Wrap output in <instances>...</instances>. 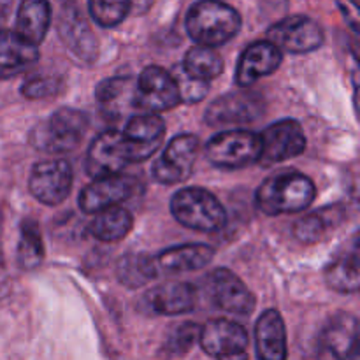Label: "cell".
Returning <instances> with one entry per match:
<instances>
[{
    "label": "cell",
    "mask_w": 360,
    "mask_h": 360,
    "mask_svg": "<svg viewBox=\"0 0 360 360\" xmlns=\"http://www.w3.org/2000/svg\"><path fill=\"white\" fill-rule=\"evenodd\" d=\"M316 186L308 176L299 172H280L267 178L255 193V202L269 217L292 214L311 206Z\"/></svg>",
    "instance_id": "1"
},
{
    "label": "cell",
    "mask_w": 360,
    "mask_h": 360,
    "mask_svg": "<svg viewBox=\"0 0 360 360\" xmlns=\"http://www.w3.org/2000/svg\"><path fill=\"white\" fill-rule=\"evenodd\" d=\"M188 35L200 46L214 48L234 39L241 30V16L220 0H199L186 14Z\"/></svg>",
    "instance_id": "2"
},
{
    "label": "cell",
    "mask_w": 360,
    "mask_h": 360,
    "mask_svg": "<svg viewBox=\"0 0 360 360\" xmlns=\"http://www.w3.org/2000/svg\"><path fill=\"white\" fill-rule=\"evenodd\" d=\"M171 213L181 225L200 232H218L227 224V213L220 200L200 186L174 193Z\"/></svg>",
    "instance_id": "3"
},
{
    "label": "cell",
    "mask_w": 360,
    "mask_h": 360,
    "mask_svg": "<svg viewBox=\"0 0 360 360\" xmlns=\"http://www.w3.org/2000/svg\"><path fill=\"white\" fill-rule=\"evenodd\" d=\"M88 116L77 109L62 108L51 115L46 123H41L32 132L30 141L37 150L48 153L72 151L86 132Z\"/></svg>",
    "instance_id": "4"
},
{
    "label": "cell",
    "mask_w": 360,
    "mask_h": 360,
    "mask_svg": "<svg viewBox=\"0 0 360 360\" xmlns=\"http://www.w3.org/2000/svg\"><path fill=\"white\" fill-rule=\"evenodd\" d=\"M204 151L214 167L243 169L259 162L260 139L250 130H227L211 137Z\"/></svg>",
    "instance_id": "5"
},
{
    "label": "cell",
    "mask_w": 360,
    "mask_h": 360,
    "mask_svg": "<svg viewBox=\"0 0 360 360\" xmlns=\"http://www.w3.org/2000/svg\"><path fill=\"white\" fill-rule=\"evenodd\" d=\"M181 102L178 86L171 72L150 65L139 74L134 86L132 105L143 112H162L176 108Z\"/></svg>",
    "instance_id": "6"
},
{
    "label": "cell",
    "mask_w": 360,
    "mask_h": 360,
    "mask_svg": "<svg viewBox=\"0 0 360 360\" xmlns=\"http://www.w3.org/2000/svg\"><path fill=\"white\" fill-rule=\"evenodd\" d=\"M259 162L264 165L280 164L299 157L306 150V136L301 123L295 120H281L273 123L259 136Z\"/></svg>",
    "instance_id": "7"
},
{
    "label": "cell",
    "mask_w": 360,
    "mask_h": 360,
    "mask_svg": "<svg viewBox=\"0 0 360 360\" xmlns=\"http://www.w3.org/2000/svg\"><path fill=\"white\" fill-rule=\"evenodd\" d=\"M200 143L193 134L176 136L153 164V178L162 185H176L192 174Z\"/></svg>",
    "instance_id": "8"
},
{
    "label": "cell",
    "mask_w": 360,
    "mask_h": 360,
    "mask_svg": "<svg viewBox=\"0 0 360 360\" xmlns=\"http://www.w3.org/2000/svg\"><path fill=\"white\" fill-rule=\"evenodd\" d=\"M323 39L322 27L308 16L285 18L267 30V41L294 55L315 51L323 44Z\"/></svg>",
    "instance_id": "9"
},
{
    "label": "cell",
    "mask_w": 360,
    "mask_h": 360,
    "mask_svg": "<svg viewBox=\"0 0 360 360\" xmlns=\"http://www.w3.org/2000/svg\"><path fill=\"white\" fill-rule=\"evenodd\" d=\"M74 172L69 162L49 160L34 165L30 174V193L46 206H58L69 197Z\"/></svg>",
    "instance_id": "10"
},
{
    "label": "cell",
    "mask_w": 360,
    "mask_h": 360,
    "mask_svg": "<svg viewBox=\"0 0 360 360\" xmlns=\"http://www.w3.org/2000/svg\"><path fill=\"white\" fill-rule=\"evenodd\" d=\"M139 190V183L132 176L123 174H109L102 178H95L88 186H84L83 192L79 193V207L83 213L95 214L97 211L105 210V207L116 206L130 197H134Z\"/></svg>",
    "instance_id": "11"
},
{
    "label": "cell",
    "mask_w": 360,
    "mask_h": 360,
    "mask_svg": "<svg viewBox=\"0 0 360 360\" xmlns=\"http://www.w3.org/2000/svg\"><path fill=\"white\" fill-rule=\"evenodd\" d=\"M165 123L155 112L136 115L127 122L125 130L122 132L125 143L129 162L148 160L151 155L157 153L164 143Z\"/></svg>",
    "instance_id": "12"
},
{
    "label": "cell",
    "mask_w": 360,
    "mask_h": 360,
    "mask_svg": "<svg viewBox=\"0 0 360 360\" xmlns=\"http://www.w3.org/2000/svg\"><path fill=\"white\" fill-rule=\"evenodd\" d=\"M207 295L214 308L231 315L246 316L255 309V295L229 269H217L207 280Z\"/></svg>",
    "instance_id": "13"
},
{
    "label": "cell",
    "mask_w": 360,
    "mask_h": 360,
    "mask_svg": "<svg viewBox=\"0 0 360 360\" xmlns=\"http://www.w3.org/2000/svg\"><path fill=\"white\" fill-rule=\"evenodd\" d=\"M199 341L202 350L213 359H231L245 355L248 350V333L239 323L217 319L200 327Z\"/></svg>",
    "instance_id": "14"
},
{
    "label": "cell",
    "mask_w": 360,
    "mask_h": 360,
    "mask_svg": "<svg viewBox=\"0 0 360 360\" xmlns=\"http://www.w3.org/2000/svg\"><path fill=\"white\" fill-rule=\"evenodd\" d=\"M264 112V102L253 91L241 94H227L217 98L207 108L204 120L211 127L239 125V123H252L260 118Z\"/></svg>",
    "instance_id": "15"
},
{
    "label": "cell",
    "mask_w": 360,
    "mask_h": 360,
    "mask_svg": "<svg viewBox=\"0 0 360 360\" xmlns=\"http://www.w3.org/2000/svg\"><path fill=\"white\" fill-rule=\"evenodd\" d=\"M129 164L123 136L118 130H105L97 136L86 155V172L91 178L118 174Z\"/></svg>",
    "instance_id": "16"
},
{
    "label": "cell",
    "mask_w": 360,
    "mask_h": 360,
    "mask_svg": "<svg viewBox=\"0 0 360 360\" xmlns=\"http://www.w3.org/2000/svg\"><path fill=\"white\" fill-rule=\"evenodd\" d=\"M281 60H283L281 49L267 39L252 42L239 58L236 83L241 88L252 86L260 77L276 72L278 67L281 65Z\"/></svg>",
    "instance_id": "17"
},
{
    "label": "cell",
    "mask_w": 360,
    "mask_h": 360,
    "mask_svg": "<svg viewBox=\"0 0 360 360\" xmlns=\"http://www.w3.org/2000/svg\"><path fill=\"white\" fill-rule=\"evenodd\" d=\"M359 322L350 313H338L320 334V348L333 359L359 357Z\"/></svg>",
    "instance_id": "18"
},
{
    "label": "cell",
    "mask_w": 360,
    "mask_h": 360,
    "mask_svg": "<svg viewBox=\"0 0 360 360\" xmlns=\"http://www.w3.org/2000/svg\"><path fill=\"white\" fill-rule=\"evenodd\" d=\"M58 32L63 44L69 48L70 53L76 55L77 60L84 63H91L97 58V39H95V34L76 7L63 9L62 16H60Z\"/></svg>",
    "instance_id": "19"
},
{
    "label": "cell",
    "mask_w": 360,
    "mask_h": 360,
    "mask_svg": "<svg viewBox=\"0 0 360 360\" xmlns=\"http://www.w3.org/2000/svg\"><path fill=\"white\" fill-rule=\"evenodd\" d=\"M148 309L155 315H185L195 308V288L183 281H169L151 288L144 297Z\"/></svg>",
    "instance_id": "20"
},
{
    "label": "cell",
    "mask_w": 360,
    "mask_h": 360,
    "mask_svg": "<svg viewBox=\"0 0 360 360\" xmlns=\"http://www.w3.org/2000/svg\"><path fill=\"white\" fill-rule=\"evenodd\" d=\"M37 60V46L21 37L18 32L0 30V81L25 72Z\"/></svg>",
    "instance_id": "21"
},
{
    "label": "cell",
    "mask_w": 360,
    "mask_h": 360,
    "mask_svg": "<svg viewBox=\"0 0 360 360\" xmlns=\"http://www.w3.org/2000/svg\"><path fill=\"white\" fill-rule=\"evenodd\" d=\"M257 357L262 360L287 359V330L280 311L267 309L255 326Z\"/></svg>",
    "instance_id": "22"
},
{
    "label": "cell",
    "mask_w": 360,
    "mask_h": 360,
    "mask_svg": "<svg viewBox=\"0 0 360 360\" xmlns=\"http://www.w3.org/2000/svg\"><path fill=\"white\" fill-rule=\"evenodd\" d=\"M214 250L207 245H183L169 248L155 257L158 274H181L199 271L213 260Z\"/></svg>",
    "instance_id": "23"
},
{
    "label": "cell",
    "mask_w": 360,
    "mask_h": 360,
    "mask_svg": "<svg viewBox=\"0 0 360 360\" xmlns=\"http://www.w3.org/2000/svg\"><path fill=\"white\" fill-rule=\"evenodd\" d=\"M359 274V243L354 238L352 248L338 253L326 269V281L333 290L341 294H355L360 283Z\"/></svg>",
    "instance_id": "24"
},
{
    "label": "cell",
    "mask_w": 360,
    "mask_h": 360,
    "mask_svg": "<svg viewBox=\"0 0 360 360\" xmlns=\"http://www.w3.org/2000/svg\"><path fill=\"white\" fill-rule=\"evenodd\" d=\"M51 23V6L48 0H21L18 9L16 32L32 44H41Z\"/></svg>",
    "instance_id": "25"
},
{
    "label": "cell",
    "mask_w": 360,
    "mask_h": 360,
    "mask_svg": "<svg viewBox=\"0 0 360 360\" xmlns=\"http://www.w3.org/2000/svg\"><path fill=\"white\" fill-rule=\"evenodd\" d=\"M134 227V218L129 210L122 206H111L97 211L90 221V234L102 243H116L125 238Z\"/></svg>",
    "instance_id": "26"
},
{
    "label": "cell",
    "mask_w": 360,
    "mask_h": 360,
    "mask_svg": "<svg viewBox=\"0 0 360 360\" xmlns=\"http://www.w3.org/2000/svg\"><path fill=\"white\" fill-rule=\"evenodd\" d=\"M343 210L338 206L313 211L294 225V236L302 245H315L322 241L329 232H333L343 221Z\"/></svg>",
    "instance_id": "27"
},
{
    "label": "cell",
    "mask_w": 360,
    "mask_h": 360,
    "mask_svg": "<svg viewBox=\"0 0 360 360\" xmlns=\"http://www.w3.org/2000/svg\"><path fill=\"white\" fill-rule=\"evenodd\" d=\"M116 276L127 288H141L158 276V269L153 257L146 253H129L118 260Z\"/></svg>",
    "instance_id": "28"
},
{
    "label": "cell",
    "mask_w": 360,
    "mask_h": 360,
    "mask_svg": "<svg viewBox=\"0 0 360 360\" xmlns=\"http://www.w3.org/2000/svg\"><path fill=\"white\" fill-rule=\"evenodd\" d=\"M134 83L130 77H111L98 83L97 101L109 116L123 115V105H132ZM134 108V105H132Z\"/></svg>",
    "instance_id": "29"
},
{
    "label": "cell",
    "mask_w": 360,
    "mask_h": 360,
    "mask_svg": "<svg viewBox=\"0 0 360 360\" xmlns=\"http://www.w3.org/2000/svg\"><path fill=\"white\" fill-rule=\"evenodd\" d=\"M181 67L188 76L210 83L224 72V60L211 48L199 44L186 51Z\"/></svg>",
    "instance_id": "30"
},
{
    "label": "cell",
    "mask_w": 360,
    "mask_h": 360,
    "mask_svg": "<svg viewBox=\"0 0 360 360\" xmlns=\"http://www.w3.org/2000/svg\"><path fill=\"white\" fill-rule=\"evenodd\" d=\"M44 259L39 225L34 220H23L20 225V243H18V262L23 269H35Z\"/></svg>",
    "instance_id": "31"
},
{
    "label": "cell",
    "mask_w": 360,
    "mask_h": 360,
    "mask_svg": "<svg viewBox=\"0 0 360 360\" xmlns=\"http://www.w3.org/2000/svg\"><path fill=\"white\" fill-rule=\"evenodd\" d=\"M130 11V0H90V14L104 28L118 27Z\"/></svg>",
    "instance_id": "32"
},
{
    "label": "cell",
    "mask_w": 360,
    "mask_h": 360,
    "mask_svg": "<svg viewBox=\"0 0 360 360\" xmlns=\"http://www.w3.org/2000/svg\"><path fill=\"white\" fill-rule=\"evenodd\" d=\"M200 327L197 323L185 322L181 326L174 327L164 343V352L167 355H185L193 348V345L199 341Z\"/></svg>",
    "instance_id": "33"
},
{
    "label": "cell",
    "mask_w": 360,
    "mask_h": 360,
    "mask_svg": "<svg viewBox=\"0 0 360 360\" xmlns=\"http://www.w3.org/2000/svg\"><path fill=\"white\" fill-rule=\"evenodd\" d=\"M171 74L176 81V86H178L179 98H181V102L192 104V102H199L206 97V94H207L206 81H199V79H195V77L188 76V74L183 70L181 65H176L174 69H172Z\"/></svg>",
    "instance_id": "34"
},
{
    "label": "cell",
    "mask_w": 360,
    "mask_h": 360,
    "mask_svg": "<svg viewBox=\"0 0 360 360\" xmlns=\"http://www.w3.org/2000/svg\"><path fill=\"white\" fill-rule=\"evenodd\" d=\"M60 88V81L55 77H46V76H37L30 77L23 83L21 86V94L27 98H44L49 95L56 94Z\"/></svg>",
    "instance_id": "35"
},
{
    "label": "cell",
    "mask_w": 360,
    "mask_h": 360,
    "mask_svg": "<svg viewBox=\"0 0 360 360\" xmlns=\"http://www.w3.org/2000/svg\"><path fill=\"white\" fill-rule=\"evenodd\" d=\"M336 2L338 6H340L347 23L352 27V30H354L355 34H359V7L357 4H355V0H336Z\"/></svg>",
    "instance_id": "36"
},
{
    "label": "cell",
    "mask_w": 360,
    "mask_h": 360,
    "mask_svg": "<svg viewBox=\"0 0 360 360\" xmlns=\"http://www.w3.org/2000/svg\"><path fill=\"white\" fill-rule=\"evenodd\" d=\"M9 9H11V0H0V23L6 20Z\"/></svg>",
    "instance_id": "37"
}]
</instances>
